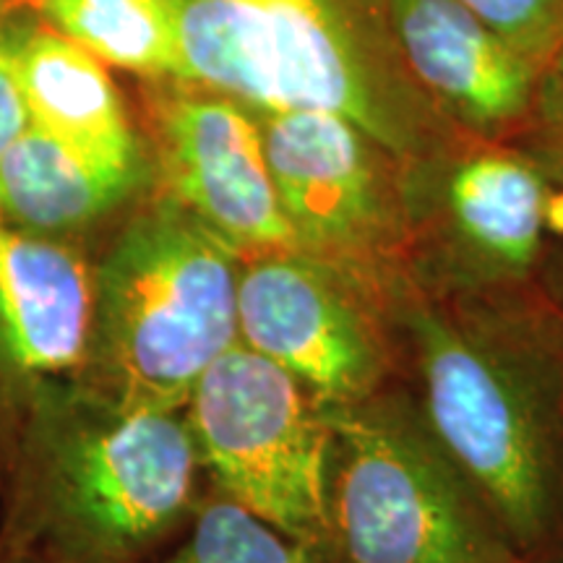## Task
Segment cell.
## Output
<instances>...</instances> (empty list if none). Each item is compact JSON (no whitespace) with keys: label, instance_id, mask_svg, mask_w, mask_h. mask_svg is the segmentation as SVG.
Returning a JSON list of instances; mask_svg holds the SVG:
<instances>
[{"label":"cell","instance_id":"cell-10","mask_svg":"<svg viewBox=\"0 0 563 563\" xmlns=\"http://www.w3.org/2000/svg\"><path fill=\"white\" fill-rule=\"evenodd\" d=\"M131 102L162 194L243 258L295 249L256 108L188 79H133Z\"/></svg>","mask_w":563,"mask_h":563},{"label":"cell","instance_id":"cell-3","mask_svg":"<svg viewBox=\"0 0 563 563\" xmlns=\"http://www.w3.org/2000/svg\"><path fill=\"white\" fill-rule=\"evenodd\" d=\"M180 79L262 110L350 118L399 157L456 129L399 60L378 0H173Z\"/></svg>","mask_w":563,"mask_h":563},{"label":"cell","instance_id":"cell-22","mask_svg":"<svg viewBox=\"0 0 563 563\" xmlns=\"http://www.w3.org/2000/svg\"><path fill=\"white\" fill-rule=\"evenodd\" d=\"M19 9V0H0V24Z\"/></svg>","mask_w":563,"mask_h":563},{"label":"cell","instance_id":"cell-12","mask_svg":"<svg viewBox=\"0 0 563 563\" xmlns=\"http://www.w3.org/2000/svg\"><path fill=\"white\" fill-rule=\"evenodd\" d=\"M415 87L456 131L517 141L530 123L540 74L462 0H378Z\"/></svg>","mask_w":563,"mask_h":563},{"label":"cell","instance_id":"cell-9","mask_svg":"<svg viewBox=\"0 0 563 563\" xmlns=\"http://www.w3.org/2000/svg\"><path fill=\"white\" fill-rule=\"evenodd\" d=\"M238 340L323 407L357 405L399 382L386 295L295 249L243 258Z\"/></svg>","mask_w":563,"mask_h":563},{"label":"cell","instance_id":"cell-13","mask_svg":"<svg viewBox=\"0 0 563 563\" xmlns=\"http://www.w3.org/2000/svg\"><path fill=\"white\" fill-rule=\"evenodd\" d=\"M11 34L32 125L110 165L152 167L133 102L110 66L21 5Z\"/></svg>","mask_w":563,"mask_h":563},{"label":"cell","instance_id":"cell-17","mask_svg":"<svg viewBox=\"0 0 563 563\" xmlns=\"http://www.w3.org/2000/svg\"><path fill=\"white\" fill-rule=\"evenodd\" d=\"M527 58L545 68L563 47V0H462Z\"/></svg>","mask_w":563,"mask_h":563},{"label":"cell","instance_id":"cell-6","mask_svg":"<svg viewBox=\"0 0 563 563\" xmlns=\"http://www.w3.org/2000/svg\"><path fill=\"white\" fill-rule=\"evenodd\" d=\"M405 274L428 295H481L538 287L563 194L517 141L456 131L405 157Z\"/></svg>","mask_w":563,"mask_h":563},{"label":"cell","instance_id":"cell-14","mask_svg":"<svg viewBox=\"0 0 563 563\" xmlns=\"http://www.w3.org/2000/svg\"><path fill=\"white\" fill-rule=\"evenodd\" d=\"M154 188L152 167H121L30 125L0 159V220L87 243Z\"/></svg>","mask_w":563,"mask_h":563},{"label":"cell","instance_id":"cell-5","mask_svg":"<svg viewBox=\"0 0 563 563\" xmlns=\"http://www.w3.org/2000/svg\"><path fill=\"white\" fill-rule=\"evenodd\" d=\"M329 563H517L501 522L399 378L327 407Z\"/></svg>","mask_w":563,"mask_h":563},{"label":"cell","instance_id":"cell-11","mask_svg":"<svg viewBox=\"0 0 563 563\" xmlns=\"http://www.w3.org/2000/svg\"><path fill=\"white\" fill-rule=\"evenodd\" d=\"M89 313V245L0 220V483L37 407L79 382Z\"/></svg>","mask_w":563,"mask_h":563},{"label":"cell","instance_id":"cell-19","mask_svg":"<svg viewBox=\"0 0 563 563\" xmlns=\"http://www.w3.org/2000/svg\"><path fill=\"white\" fill-rule=\"evenodd\" d=\"M13 13L0 24V159L21 139V133L32 125L24 87H21L16 53H13Z\"/></svg>","mask_w":563,"mask_h":563},{"label":"cell","instance_id":"cell-15","mask_svg":"<svg viewBox=\"0 0 563 563\" xmlns=\"http://www.w3.org/2000/svg\"><path fill=\"white\" fill-rule=\"evenodd\" d=\"M19 5L131 79H180L173 0H19Z\"/></svg>","mask_w":563,"mask_h":563},{"label":"cell","instance_id":"cell-20","mask_svg":"<svg viewBox=\"0 0 563 563\" xmlns=\"http://www.w3.org/2000/svg\"><path fill=\"white\" fill-rule=\"evenodd\" d=\"M538 287L545 295V300L553 306V311L563 319V230L555 235L551 251H548Z\"/></svg>","mask_w":563,"mask_h":563},{"label":"cell","instance_id":"cell-4","mask_svg":"<svg viewBox=\"0 0 563 563\" xmlns=\"http://www.w3.org/2000/svg\"><path fill=\"white\" fill-rule=\"evenodd\" d=\"M243 256L157 186L91 253L84 389L136 410H186L238 342Z\"/></svg>","mask_w":563,"mask_h":563},{"label":"cell","instance_id":"cell-23","mask_svg":"<svg viewBox=\"0 0 563 563\" xmlns=\"http://www.w3.org/2000/svg\"><path fill=\"white\" fill-rule=\"evenodd\" d=\"M517 563H532V561H517Z\"/></svg>","mask_w":563,"mask_h":563},{"label":"cell","instance_id":"cell-21","mask_svg":"<svg viewBox=\"0 0 563 563\" xmlns=\"http://www.w3.org/2000/svg\"><path fill=\"white\" fill-rule=\"evenodd\" d=\"M0 563H45V561L34 559V555H26V553H16V551H11V548L0 545Z\"/></svg>","mask_w":563,"mask_h":563},{"label":"cell","instance_id":"cell-7","mask_svg":"<svg viewBox=\"0 0 563 563\" xmlns=\"http://www.w3.org/2000/svg\"><path fill=\"white\" fill-rule=\"evenodd\" d=\"M186 418L220 496L327 553L332 422L298 378L238 342L199 378Z\"/></svg>","mask_w":563,"mask_h":563},{"label":"cell","instance_id":"cell-18","mask_svg":"<svg viewBox=\"0 0 563 563\" xmlns=\"http://www.w3.org/2000/svg\"><path fill=\"white\" fill-rule=\"evenodd\" d=\"M563 194V47L545 63L530 123L517 139Z\"/></svg>","mask_w":563,"mask_h":563},{"label":"cell","instance_id":"cell-2","mask_svg":"<svg viewBox=\"0 0 563 563\" xmlns=\"http://www.w3.org/2000/svg\"><path fill=\"white\" fill-rule=\"evenodd\" d=\"M186 410H136L63 386L37 407L0 483V545L45 563H144L196 504Z\"/></svg>","mask_w":563,"mask_h":563},{"label":"cell","instance_id":"cell-8","mask_svg":"<svg viewBox=\"0 0 563 563\" xmlns=\"http://www.w3.org/2000/svg\"><path fill=\"white\" fill-rule=\"evenodd\" d=\"M256 112L295 251L389 292L407 258L405 157L336 112Z\"/></svg>","mask_w":563,"mask_h":563},{"label":"cell","instance_id":"cell-1","mask_svg":"<svg viewBox=\"0 0 563 563\" xmlns=\"http://www.w3.org/2000/svg\"><path fill=\"white\" fill-rule=\"evenodd\" d=\"M399 378L519 561L563 563V319L540 287L428 295L402 272Z\"/></svg>","mask_w":563,"mask_h":563},{"label":"cell","instance_id":"cell-16","mask_svg":"<svg viewBox=\"0 0 563 563\" xmlns=\"http://www.w3.org/2000/svg\"><path fill=\"white\" fill-rule=\"evenodd\" d=\"M157 563H329V559L319 548L300 543L214 493L194 511L186 540Z\"/></svg>","mask_w":563,"mask_h":563}]
</instances>
